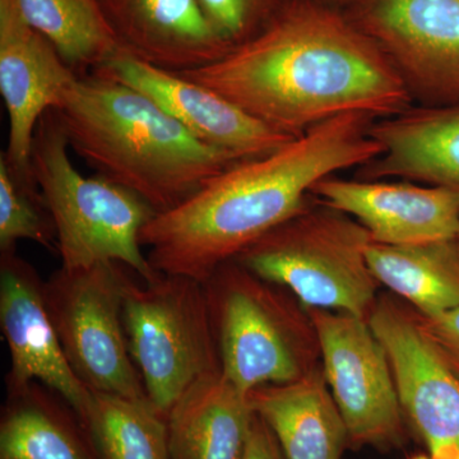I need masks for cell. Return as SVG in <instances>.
Returning <instances> with one entry per match:
<instances>
[{"label": "cell", "mask_w": 459, "mask_h": 459, "mask_svg": "<svg viewBox=\"0 0 459 459\" xmlns=\"http://www.w3.org/2000/svg\"><path fill=\"white\" fill-rule=\"evenodd\" d=\"M126 270L115 262L60 267L45 281V303L66 360L92 394L143 401L146 389L124 328Z\"/></svg>", "instance_id": "8"}, {"label": "cell", "mask_w": 459, "mask_h": 459, "mask_svg": "<svg viewBox=\"0 0 459 459\" xmlns=\"http://www.w3.org/2000/svg\"><path fill=\"white\" fill-rule=\"evenodd\" d=\"M54 111L72 151L157 213L243 161L199 141L140 91L98 72L78 74Z\"/></svg>", "instance_id": "3"}, {"label": "cell", "mask_w": 459, "mask_h": 459, "mask_svg": "<svg viewBox=\"0 0 459 459\" xmlns=\"http://www.w3.org/2000/svg\"><path fill=\"white\" fill-rule=\"evenodd\" d=\"M256 415L271 429L285 459H342L346 425L323 371L249 394Z\"/></svg>", "instance_id": "18"}, {"label": "cell", "mask_w": 459, "mask_h": 459, "mask_svg": "<svg viewBox=\"0 0 459 459\" xmlns=\"http://www.w3.org/2000/svg\"><path fill=\"white\" fill-rule=\"evenodd\" d=\"M77 74L54 45L33 29L16 0H0V93L9 119L2 156L16 174L33 178V137L41 117L54 110Z\"/></svg>", "instance_id": "13"}, {"label": "cell", "mask_w": 459, "mask_h": 459, "mask_svg": "<svg viewBox=\"0 0 459 459\" xmlns=\"http://www.w3.org/2000/svg\"><path fill=\"white\" fill-rule=\"evenodd\" d=\"M255 412L222 374L201 380L166 416L170 459H243Z\"/></svg>", "instance_id": "19"}, {"label": "cell", "mask_w": 459, "mask_h": 459, "mask_svg": "<svg viewBox=\"0 0 459 459\" xmlns=\"http://www.w3.org/2000/svg\"><path fill=\"white\" fill-rule=\"evenodd\" d=\"M123 320L148 400L165 418L193 385L222 374L204 283L175 274L150 282L128 277Z\"/></svg>", "instance_id": "7"}, {"label": "cell", "mask_w": 459, "mask_h": 459, "mask_svg": "<svg viewBox=\"0 0 459 459\" xmlns=\"http://www.w3.org/2000/svg\"><path fill=\"white\" fill-rule=\"evenodd\" d=\"M44 281L16 250L0 253V329L11 355L5 389L39 382L74 411L81 424L93 394L66 360L45 303Z\"/></svg>", "instance_id": "12"}, {"label": "cell", "mask_w": 459, "mask_h": 459, "mask_svg": "<svg viewBox=\"0 0 459 459\" xmlns=\"http://www.w3.org/2000/svg\"><path fill=\"white\" fill-rule=\"evenodd\" d=\"M243 459H285L271 429L256 413Z\"/></svg>", "instance_id": "27"}, {"label": "cell", "mask_w": 459, "mask_h": 459, "mask_svg": "<svg viewBox=\"0 0 459 459\" xmlns=\"http://www.w3.org/2000/svg\"><path fill=\"white\" fill-rule=\"evenodd\" d=\"M82 427L98 459H170L166 418L148 400L93 394Z\"/></svg>", "instance_id": "23"}, {"label": "cell", "mask_w": 459, "mask_h": 459, "mask_svg": "<svg viewBox=\"0 0 459 459\" xmlns=\"http://www.w3.org/2000/svg\"><path fill=\"white\" fill-rule=\"evenodd\" d=\"M367 255L379 285L401 296L420 316L459 307V238L404 247L371 241Z\"/></svg>", "instance_id": "21"}, {"label": "cell", "mask_w": 459, "mask_h": 459, "mask_svg": "<svg viewBox=\"0 0 459 459\" xmlns=\"http://www.w3.org/2000/svg\"><path fill=\"white\" fill-rule=\"evenodd\" d=\"M92 72L140 91L199 141L241 160L268 155L296 138L271 128L208 87L122 49Z\"/></svg>", "instance_id": "14"}, {"label": "cell", "mask_w": 459, "mask_h": 459, "mask_svg": "<svg viewBox=\"0 0 459 459\" xmlns=\"http://www.w3.org/2000/svg\"><path fill=\"white\" fill-rule=\"evenodd\" d=\"M383 152L367 164L369 179L400 177L459 193V104L409 108L371 124Z\"/></svg>", "instance_id": "17"}, {"label": "cell", "mask_w": 459, "mask_h": 459, "mask_svg": "<svg viewBox=\"0 0 459 459\" xmlns=\"http://www.w3.org/2000/svg\"><path fill=\"white\" fill-rule=\"evenodd\" d=\"M312 195L360 222L374 243L418 246L459 237V193L443 186L328 177Z\"/></svg>", "instance_id": "15"}, {"label": "cell", "mask_w": 459, "mask_h": 459, "mask_svg": "<svg viewBox=\"0 0 459 459\" xmlns=\"http://www.w3.org/2000/svg\"><path fill=\"white\" fill-rule=\"evenodd\" d=\"M316 332L323 376L356 446H394L403 412L385 347L367 318L305 309Z\"/></svg>", "instance_id": "9"}, {"label": "cell", "mask_w": 459, "mask_h": 459, "mask_svg": "<svg viewBox=\"0 0 459 459\" xmlns=\"http://www.w3.org/2000/svg\"><path fill=\"white\" fill-rule=\"evenodd\" d=\"M292 137L347 113L389 117L411 108L394 63L343 11L287 0L258 35L211 65L177 74Z\"/></svg>", "instance_id": "1"}, {"label": "cell", "mask_w": 459, "mask_h": 459, "mask_svg": "<svg viewBox=\"0 0 459 459\" xmlns=\"http://www.w3.org/2000/svg\"><path fill=\"white\" fill-rule=\"evenodd\" d=\"M56 111L41 117L31 165L56 229V250L66 270L115 262L150 282L159 276L142 250L141 232L157 213L131 190L74 168Z\"/></svg>", "instance_id": "4"}, {"label": "cell", "mask_w": 459, "mask_h": 459, "mask_svg": "<svg viewBox=\"0 0 459 459\" xmlns=\"http://www.w3.org/2000/svg\"><path fill=\"white\" fill-rule=\"evenodd\" d=\"M318 204L309 201L234 261L291 292L304 309L368 319L379 286L368 263L369 231L349 214Z\"/></svg>", "instance_id": "5"}, {"label": "cell", "mask_w": 459, "mask_h": 459, "mask_svg": "<svg viewBox=\"0 0 459 459\" xmlns=\"http://www.w3.org/2000/svg\"><path fill=\"white\" fill-rule=\"evenodd\" d=\"M343 12L394 63L411 95L459 104V0H356Z\"/></svg>", "instance_id": "10"}, {"label": "cell", "mask_w": 459, "mask_h": 459, "mask_svg": "<svg viewBox=\"0 0 459 459\" xmlns=\"http://www.w3.org/2000/svg\"><path fill=\"white\" fill-rule=\"evenodd\" d=\"M0 459H98L74 411L39 382L7 391Z\"/></svg>", "instance_id": "20"}, {"label": "cell", "mask_w": 459, "mask_h": 459, "mask_svg": "<svg viewBox=\"0 0 459 459\" xmlns=\"http://www.w3.org/2000/svg\"><path fill=\"white\" fill-rule=\"evenodd\" d=\"M38 30L77 74L108 62L120 49L102 16L99 0H16Z\"/></svg>", "instance_id": "22"}, {"label": "cell", "mask_w": 459, "mask_h": 459, "mask_svg": "<svg viewBox=\"0 0 459 459\" xmlns=\"http://www.w3.org/2000/svg\"><path fill=\"white\" fill-rule=\"evenodd\" d=\"M320 2L325 3L331 7L341 9V11H346L356 0H320Z\"/></svg>", "instance_id": "28"}, {"label": "cell", "mask_w": 459, "mask_h": 459, "mask_svg": "<svg viewBox=\"0 0 459 459\" xmlns=\"http://www.w3.org/2000/svg\"><path fill=\"white\" fill-rule=\"evenodd\" d=\"M410 459H434L431 458L430 455H413L412 458Z\"/></svg>", "instance_id": "29"}, {"label": "cell", "mask_w": 459, "mask_h": 459, "mask_svg": "<svg viewBox=\"0 0 459 459\" xmlns=\"http://www.w3.org/2000/svg\"><path fill=\"white\" fill-rule=\"evenodd\" d=\"M204 287L222 377L241 392L286 385L316 368L312 320L285 289L235 261L217 268Z\"/></svg>", "instance_id": "6"}, {"label": "cell", "mask_w": 459, "mask_h": 459, "mask_svg": "<svg viewBox=\"0 0 459 459\" xmlns=\"http://www.w3.org/2000/svg\"><path fill=\"white\" fill-rule=\"evenodd\" d=\"M385 347L402 412L434 459H459V376L411 312L377 299L368 316Z\"/></svg>", "instance_id": "11"}, {"label": "cell", "mask_w": 459, "mask_h": 459, "mask_svg": "<svg viewBox=\"0 0 459 459\" xmlns=\"http://www.w3.org/2000/svg\"><path fill=\"white\" fill-rule=\"evenodd\" d=\"M418 316L428 336L459 376V307L434 316Z\"/></svg>", "instance_id": "26"}, {"label": "cell", "mask_w": 459, "mask_h": 459, "mask_svg": "<svg viewBox=\"0 0 459 459\" xmlns=\"http://www.w3.org/2000/svg\"><path fill=\"white\" fill-rule=\"evenodd\" d=\"M373 119L347 113L325 120L268 155L230 166L183 204L156 213L141 232L151 265L204 283L300 212L320 180L377 159L383 148L370 135Z\"/></svg>", "instance_id": "2"}, {"label": "cell", "mask_w": 459, "mask_h": 459, "mask_svg": "<svg viewBox=\"0 0 459 459\" xmlns=\"http://www.w3.org/2000/svg\"><path fill=\"white\" fill-rule=\"evenodd\" d=\"M29 240L56 250V229L35 180L16 174L0 155V253Z\"/></svg>", "instance_id": "24"}, {"label": "cell", "mask_w": 459, "mask_h": 459, "mask_svg": "<svg viewBox=\"0 0 459 459\" xmlns=\"http://www.w3.org/2000/svg\"><path fill=\"white\" fill-rule=\"evenodd\" d=\"M99 4L120 49L171 74L211 65L234 48L201 0H99Z\"/></svg>", "instance_id": "16"}, {"label": "cell", "mask_w": 459, "mask_h": 459, "mask_svg": "<svg viewBox=\"0 0 459 459\" xmlns=\"http://www.w3.org/2000/svg\"><path fill=\"white\" fill-rule=\"evenodd\" d=\"M459 238V237H458Z\"/></svg>", "instance_id": "30"}, {"label": "cell", "mask_w": 459, "mask_h": 459, "mask_svg": "<svg viewBox=\"0 0 459 459\" xmlns=\"http://www.w3.org/2000/svg\"><path fill=\"white\" fill-rule=\"evenodd\" d=\"M205 13L230 44L258 35L279 14L287 0H201Z\"/></svg>", "instance_id": "25"}]
</instances>
